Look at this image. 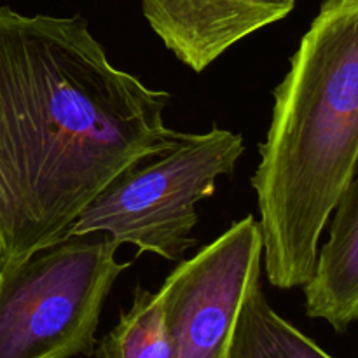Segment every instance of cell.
Listing matches in <instances>:
<instances>
[{
	"label": "cell",
	"instance_id": "6da1fadb",
	"mask_svg": "<svg viewBox=\"0 0 358 358\" xmlns=\"http://www.w3.org/2000/svg\"><path fill=\"white\" fill-rule=\"evenodd\" d=\"M170 100L112 65L80 14L0 7V262L70 236L122 170L171 149Z\"/></svg>",
	"mask_w": 358,
	"mask_h": 358
},
{
	"label": "cell",
	"instance_id": "7a4b0ae2",
	"mask_svg": "<svg viewBox=\"0 0 358 358\" xmlns=\"http://www.w3.org/2000/svg\"><path fill=\"white\" fill-rule=\"evenodd\" d=\"M250 185L262 269L273 287H303L320 238L358 164V0H324L273 91Z\"/></svg>",
	"mask_w": 358,
	"mask_h": 358
},
{
	"label": "cell",
	"instance_id": "3957f363",
	"mask_svg": "<svg viewBox=\"0 0 358 358\" xmlns=\"http://www.w3.org/2000/svg\"><path fill=\"white\" fill-rule=\"evenodd\" d=\"M107 234H70L0 262V358L91 357L105 301L131 266Z\"/></svg>",
	"mask_w": 358,
	"mask_h": 358
},
{
	"label": "cell",
	"instance_id": "277c9868",
	"mask_svg": "<svg viewBox=\"0 0 358 358\" xmlns=\"http://www.w3.org/2000/svg\"><path fill=\"white\" fill-rule=\"evenodd\" d=\"M243 152V136L219 126L182 133L171 149L122 170L84 208L70 234H107L119 247L180 262L196 245L198 203L213 196L220 177H233Z\"/></svg>",
	"mask_w": 358,
	"mask_h": 358
},
{
	"label": "cell",
	"instance_id": "5b68a950",
	"mask_svg": "<svg viewBox=\"0 0 358 358\" xmlns=\"http://www.w3.org/2000/svg\"><path fill=\"white\" fill-rule=\"evenodd\" d=\"M262 273V240L252 213L182 259L157 290L175 358H229L248 285Z\"/></svg>",
	"mask_w": 358,
	"mask_h": 358
},
{
	"label": "cell",
	"instance_id": "8992f818",
	"mask_svg": "<svg viewBox=\"0 0 358 358\" xmlns=\"http://www.w3.org/2000/svg\"><path fill=\"white\" fill-rule=\"evenodd\" d=\"M297 0H142L154 34L196 73L255 31L285 20Z\"/></svg>",
	"mask_w": 358,
	"mask_h": 358
},
{
	"label": "cell",
	"instance_id": "52a82bcc",
	"mask_svg": "<svg viewBox=\"0 0 358 358\" xmlns=\"http://www.w3.org/2000/svg\"><path fill=\"white\" fill-rule=\"evenodd\" d=\"M329 222L327 241L303 285L304 310L336 332H346L358 322V164Z\"/></svg>",
	"mask_w": 358,
	"mask_h": 358
},
{
	"label": "cell",
	"instance_id": "ba28073f",
	"mask_svg": "<svg viewBox=\"0 0 358 358\" xmlns=\"http://www.w3.org/2000/svg\"><path fill=\"white\" fill-rule=\"evenodd\" d=\"M229 358H334L296 325L276 313L262 290V273L254 276L241 303Z\"/></svg>",
	"mask_w": 358,
	"mask_h": 358
},
{
	"label": "cell",
	"instance_id": "9c48e42d",
	"mask_svg": "<svg viewBox=\"0 0 358 358\" xmlns=\"http://www.w3.org/2000/svg\"><path fill=\"white\" fill-rule=\"evenodd\" d=\"M94 358H175L157 292L136 285L131 306L94 346Z\"/></svg>",
	"mask_w": 358,
	"mask_h": 358
}]
</instances>
